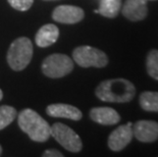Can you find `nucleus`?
<instances>
[{"instance_id":"nucleus-11","label":"nucleus","mask_w":158,"mask_h":157,"mask_svg":"<svg viewBox=\"0 0 158 157\" xmlns=\"http://www.w3.org/2000/svg\"><path fill=\"white\" fill-rule=\"evenodd\" d=\"M47 113L52 118H69L73 121H80L82 118V112L79 108L73 105L63 104V103H57L51 104L46 108Z\"/></svg>"},{"instance_id":"nucleus-10","label":"nucleus","mask_w":158,"mask_h":157,"mask_svg":"<svg viewBox=\"0 0 158 157\" xmlns=\"http://www.w3.org/2000/svg\"><path fill=\"white\" fill-rule=\"evenodd\" d=\"M147 0H126L123 6L124 18L132 22L142 21L147 16Z\"/></svg>"},{"instance_id":"nucleus-14","label":"nucleus","mask_w":158,"mask_h":157,"mask_svg":"<svg viewBox=\"0 0 158 157\" xmlns=\"http://www.w3.org/2000/svg\"><path fill=\"white\" fill-rule=\"evenodd\" d=\"M122 7V0H100V6L94 12L100 13L105 18H116Z\"/></svg>"},{"instance_id":"nucleus-13","label":"nucleus","mask_w":158,"mask_h":157,"mask_svg":"<svg viewBox=\"0 0 158 157\" xmlns=\"http://www.w3.org/2000/svg\"><path fill=\"white\" fill-rule=\"evenodd\" d=\"M58 28L55 25L48 24L40 28L39 31L37 32L35 41L39 47H48V46L56 42V40L58 39Z\"/></svg>"},{"instance_id":"nucleus-12","label":"nucleus","mask_w":158,"mask_h":157,"mask_svg":"<svg viewBox=\"0 0 158 157\" xmlns=\"http://www.w3.org/2000/svg\"><path fill=\"white\" fill-rule=\"evenodd\" d=\"M90 118L95 122L103 126H112L120 121V116L113 108L95 107L90 111Z\"/></svg>"},{"instance_id":"nucleus-2","label":"nucleus","mask_w":158,"mask_h":157,"mask_svg":"<svg viewBox=\"0 0 158 157\" xmlns=\"http://www.w3.org/2000/svg\"><path fill=\"white\" fill-rule=\"evenodd\" d=\"M18 122L22 131L35 142H45L51 137V126L33 109H23Z\"/></svg>"},{"instance_id":"nucleus-1","label":"nucleus","mask_w":158,"mask_h":157,"mask_svg":"<svg viewBox=\"0 0 158 157\" xmlns=\"http://www.w3.org/2000/svg\"><path fill=\"white\" fill-rule=\"evenodd\" d=\"M136 94V88L126 79H111L100 83L96 88V96L104 102L127 103Z\"/></svg>"},{"instance_id":"nucleus-4","label":"nucleus","mask_w":158,"mask_h":157,"mask_svg":"<svg viewBox=\"0 0 158 157\" xmlns=\"http://www.w3.org/2000/svg\"><path fill=\"white\" fill-rule=\"evenodd\" d=\"M73 69V63L72 58L65 54H55L49 55L42 62V72L48 78L58 79L62 78Z\"/></svg>"},{"instance_id":"nucleus-15","label":"nucleus","mask_w":158,"mask_h":157,"mask_svg":"<svg viewBox=\"0 0 158 157\" xmlns=\"http://www.w3.org/2000/svg\"><path fill=\"white\" fill-rule=\"evenodd\" d=\"M140 105L144 110L158 112V92H143L140 95Z\"/></svg>"},{"instance_id":"nucleus-8","label":"nucleus","mask_w":158,"mask_h":157,"mask_svg":"<svg viewBox=\"0 0 158 157\" xmlns=\"http://www.w3.org/2000/svg\"><path fill=\"white\" fill-rule=\"evenodd\" d=\"M134 137L144 143H151L158 139V122L153 121H139L133 126Z\"/></svg>"},{"instance_id":"nucleus-16","label":"nucleus","mask_w":158,"mask_h":157,"mask_svg":"<svg viewBox=\"0 0 158 157\" xmlns=\"http://www.w3.org/2000/svg\"><path fill=\"white\" fill-rule=\"evenodd\" d=\"M16 116V110L12 106L3 105L0 106V131L6 128L15 121Z\"/></svg>"},{"instance_id":"nucleus-18","label":"nucleus","mask_w":158,"mask_h":157,"mask_svg":"<svg viewBox=\"0 0 158 157\" xmlns=\"http://www.w3.org/2000/svg\"><path fill=\"white\" fill-rule=\"evenodd\" d=\"M11 7L19 11H26L31 7L34 0H7Z\"/></svg>"},{"instance_id":"nucleus-6","label":"nucleus","mask_w":158,"mask_h":157,"mask_svg":"<svg viewBox=\"0 0 158 157\" xmlns=\"http://www.w3.org/2000/svg\"><path fill=\"white\" fill-rule=\"evenodd\" d=\"M51 136L62 147L70 152H79L82 150V141L79 135L73 129L61 122H56L51 126Z\"/></svg>"},{"instance_id":"nucleus-7","label":"nucleus","mask_w":158,"mask_h":157,"mask_svg":"<svg viewBox=\"0 0 158 157\" xmlns=\"http://www.w3.org/2000/svg\"><path fill=\"white\" fill-rule=\"evenodd\" d=\"M85 16L82 8L73 5H59L53 10L52 19L61 24H77Z\"/></svg>"},{"instance_id":"nucleus-5","label":"nucleus","mask_w":158,"mask_h":157,"mask_svg":"<svg viewBox=\"0 0 158 157\" xmlns=\"http://www.w3.org/2000/svg\"><path fill=\"white\" fill-rule=\"evenodd\" d=\"M73 58L82 68H104L108 63L107 55L91 46H80L73 52Z\"/></svg>"},{"instance_id":"nucleus-9","label":"nucleus","mask_w":158,"mask_h":157,"mask_svg":"<svg viewBox=\"0 0 158 157\" xmlns=\"http://www.w3.org/2000/svg\"><path fill=\"white\" fill-rule=\"evenodd\" d=\"M134 137L133 129L129 125L120 126L110 134L108 146L112 151H120L131 143Z\"/></svg>"},{"instance_id":"nucleus-21","label":"nucleus","mask_w":158,"mask_h":157,"mask_svg":"<svg viewBox=\"0 0 158 157\" xmlns=\"http://www.w3.org/2000/svg\"><path fill=\"white\" fill-rule=\"evenodd\" d=\"M1 153H2V148H1V146H0V155H1Z\"/></svg>"},{"instance_id":"nucleus-17","label":"nucleus","mask_w":158,"mask_h":157,"mask_svg":"<svg viewBox=\"0 0 158 157\" xmlns=\"http://www.w3.org/2000/svg\"><path fill=\"white\" fill-rule=\"evenodd\" d=\"M146 66L148 75L158 81V50L153 49L148 53Z\"/></svg>"},{"instance_id":"nucleus-3","label":"nucleus","mask_w":158,"mask_h":157,"mask_svg":"<svg viewBox=\"0 0 158 157\" xmlns=\"http://www.w3.org/2000/svg\"><path fill=\"white\" fill-rule=\"evenodd\" d=\"M33 56V45L27 37H19L11 43L7 52V62L13 71H23L29 65Z\"/></svg>"},{"instance_id":"nucleus-19","label":"nucleus","mask_w":158,"mask_h":157,"mask_svg":"<svg viewBox=\"0 0 158 157\" xmlns=\"http://www.w3.org/2000/svg\"><path fill=\"white\" fill-rule=\"evenodd\" d=\"M43 156H45V157H62L63 154L61 152L57 151V150L50 149V150H46L44 152V154H43Z\"/></svg>"},{"instance_id":"nucleus-20","label":"nucleus","mask_w":158,"mask_h":157,"mask_svg":"<svg viewBox=\"0 0 158 157\" xmlns=\"http://www.w3.org/2000/svg\"><path fill=\"white\" fill-rule=\"evenodd\" d=\"M2 97H3V93H2V91H1V89H0V101H1Z\"/></svg>"}]
</instances>
